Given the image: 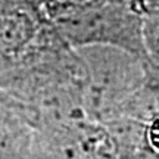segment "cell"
Returning <instances> with one entry per match:
<instances>
[{
  "instance_id": "5b68a950",
  "label": "cell",
  "mask_w": 159,
  "mask_h": 159,
  "mask_svg": "<svg viewBox=\"0 0 159 159\" xmlns=\"http://www.w3.org/2000/svg\"><path fill=\"white\" fill-rule=\"evenodd\" d=\"M87 2H94V0H61V6H72V5H80V3H87Z\"/></svg>"
},
{
  "instance_id": "3957f363",
  "label": "cell",
  "mask_w": 159,
  "mask_h": 159,
  "mask_svg": "<svg viewBox=\"0 0 159 159\" xmlns=\"http://www.w3.org/2000/svg\"><path fill=\"white\" fill-rule=\"evenodd\" d=\"M142 16V40L144 56L159 68V6L133 5Z\"/></svg>"
},
{
  "instance_id": "277c9868",
  "label": "cell",
  "mask_w": 159,
  "mask_h": 159,
  "mask_svg": "<svg viewBox=\"0 0 159 159\" xmlns=\"http://www.w3.org/2000/svg\"><path fill=\"white\" fill-rule=\"evenodd\" d=\"M131 5H153L159 6V0H127Z\"/></svg>"
},
{
  "instance_id": "6da1fadb",
  "label": "cell",
  "mask_w": 159,
  "mask_h": 159,
  "mask_svg": "<svg viewBox=\"0 0 159 159\" xmlns=\"http://www.w3.org/2000/svg\"><path fill=\"white\" fill-rule=\"evenodd\" d=\"M57 31L75 47L108 46L144 56L140 12L127 0H94L65 6L55 16Z\"/></svg>"
},
{
  "instance_id": "7a4b0ae2",
  "label": "cell",
  "mask_w": 159,
  "mask_h": 159,
  "mask_svg": "<svg viewBox=\"0 0 159 159\" xmlns=\"http://www.w3.org/2000/svg\"><path fill=\"white\" fill-rule=\"evenodd\" d=\"M31 22L22 12L0 13V50H16L27 41Z\"/></svg>"
}]
</instances>
